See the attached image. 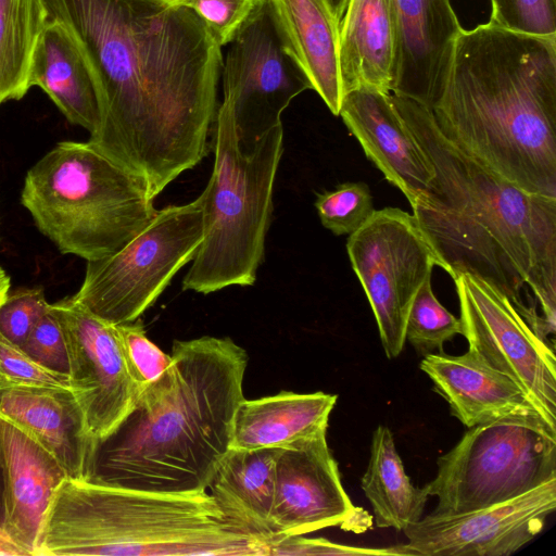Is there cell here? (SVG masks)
Here are the masks:
<instances>
[{
	"label": "cell",
	"mask_w": 556,
	"mask_h": 556,
	"mask_svg": "<svg viewBox=\"0 0 556 556\" xmlns=\"http://www.w3.org/2000/svg\"><path fill=\"white\" fill-rule=\"evenodd\" d=\"M81 42L99 84L87 141L155 199L207 154L222 48L203 20L170 0H43Z\"/></svg>",
	"instance_id": "obj_1"
},
{
	"label": "cell",
	"mask_w": 556,
	"mask_h": 556,
	"mask_svg": "<svg viewBox=\"0 0 556 556\" xmlns=\"http://www.w3.org/2000/svg\"><path fill=\"white\" fill-rule=\"evenodd\" d=\"M390 99L433 177L410 204L453 278L467 273L506 295L532 329L556 321V199L529 193L482 166L439 130L430 111Z\"/></svg>",
	"instance_id": "obj_2"
},
{
	"label": "cell",
	"mask_w": 556,
	"mask_h": 556,
	"mask_svg": "<svg viewBox=\"0 0 556 556\" xmlns=\"http://www.w3.org/2000/svg\"><path fill=\"white\" fill-rule=\"evenodd\" d=\"M428 110L443 136L482 166L556 199V36L491 22L463 29Z\"/></svg>",
	"instance_id": "obj_3"
},
{
	"label": "cell",
	"mask_w": 556,
	"mask_h": 556,
	"mask_svg": "<svg viewBox=\"0 0 556 556\" xmlns=\"http://www.w3.org/2000/svg\"><path fill=\"white\" fill-rule=\"evenodd\" d=\"M170 356L98 444L92 481L168 494L207 490L231 446L249 357L232 339L210 336L174 341Z\"/></svg>",
	"instance_id": "obj_4"
},
{
	"label": "cell",
	"mask_w": 556,
	"mask_h": 556,
	"mask_svg": "<svg viewBox=\"0 0 556 556\" xmlns=\"http://www.w3.org/2000/svg\"><path fill=\"white\" fill-rule=\"evenodd\" d=\"M269 556L207 491L155 493L66 477L54 490L35 556Z\"/></svg>",
	"instance_id": "obj_5"
},
{
	"label": "cell",
	"mask_w": 556,
	"mask_h": 556,
	"mask_svg": "<svg viewBox=\"0 0 556 556\" xmlns=\"http://www.w3.org/2000/svg\"><path fill=\"white\" fill-rule=\"evenodd\" d=\"M23 206L63 254L118 251L156 214L144 184L87 141H61L27 172Z\"/></svg>",
	"instance_id": "obj_6"
},
{
	"label": "cell",
	"mask_w": 556,
	"mask_h": 556,
	"mask_svg": "<svg viewBox=\"0 0 556 556\" xmlns=\"http://www.w3.org/2000/svg\"><path fill=\"white\" fill-rule=\"evenodd\" d=\"M211 134L214 166L200 194L204 237L182 279V290L202 294L255 283L283 152L282 124L267 131L251 152H242L231 111L223 102Z\"/></svg>",
	"instance_id": "obj_7"
},
{
	"label": "cell",
	"mask_w": 556,
	"mask_h": 556,
	"mask_svg": "<svg viewBox=\"0 0 556 556\" xmlns=\"http://www.w3.org/2000/svg\"><path fill=\"white\" fill-rule=\"evenodd\" d=\"M425 488L433 514H460L515 498L556 477V428L542 417L477 425L437 462Z\"/></svg>",
	"instance_id": "obj_8"
},
{
	"label": "cell",
	"mask_w": 556,
	"mask_h": 556,
	"mask_svg": "<svg viewBox=\"0 0 556 556\" xmlns=\"http://www.w3.org/2000/svg\"><path fill=\"white\" fill-rule=\"evenodd\" d=\"M202 199L156 211L150 223L112 255L87 262L72 296L113 324L134 321L190 263L204 237Z\"/></svg>",
	"instance_id": "obj_9"
},
{
	"label": "cell",
	"mask_w": 556,
	"mask_h": 556,
	"mask_svg": "<svg viewBox=\"0 0 556 556\" xmlns=\"http://www.w3.org/2000/svg\"><path fill=\"white\" fill-rule=\"evenodd\" d=\"M346 250L371 306L388 358L405 345L413 300L434 266L443 268L413 214L384 207L349 236Z\"/></svg>",
	"instance_id": "obj_10"
},
{
	"label": "cell",
	"mask_w": 556,
	"mask_h": 556,
	"mask_svg": "<svg viewBox=\"0 0 556 556\" xmlns=\"http://www.w3.org/2000/svg\"><path fill=\"white\" fill-rule=\"evenodd\" d=\"M220 75L223 103L231 111L238 144L244 153L282 124L281 114L296 96L312 89L287 53L266 0L230 43Z\"/></svg>",
	"instance_id": "obj_11"
},
{
	"label": "cell",
	"mask_w": 556,
	"mask_h": 556,
	"mask_svg": "<svg viewBox=\"0 0 556 556\" xmlns=\"http://www.w3.org/2000/svg\"><path fill=\"white\" fill-rule=\"evenodd\" d=\"M468 350L514 379L556 428V357L509 299L467 273L453 277Z\"/></svg>",
	"instance_id": "obj_12"
},
{
	"label": "cell",
	"mask_w": 556,
	"mask_h": 556,
	"mask_svg": "<svg viewBox=\"0 0 556 556\" xmlns=\"http://www.w3.org/2000/svg\"><path fill=\"white\" fill-rule=\"evenodd\" d=\"M49 311L64 334L71 391L98 446L130 412L139 389L126 368L115 325L73 296L50 303Z\"/></svg>",
	"instance_id": "obj_13"
},
{
	"label": "cell",
	"mask_w": 556,
	"mask_h": 556,
	"mask_svg": "<svg viewBox=\"0 0 556 556\" xmlns=\"http://www.w3.org/2000/svg\"><path fill=\"white\" fill-rule=\"evenodd\" d=\"M327 430L279 447L270 515L275 536L304 535L329 527L362 533L371 516L345 492Z\"/></svg>",
	"instance_id": "obj_14"
},
{
	"label": "cell",
	"mask_w": 556,
	"mask_h": 556,
	"mask_svg": "<svg viewBox=\"0 0 556 556\" xmlns=\"http://www.w3.org/2000/svg\"><path fill=\"white\" fill-rule=\"evenodd\" d=\"M556 508V477L505 502L421 517L403 532L406 555L508 556L532 541Z\"/></svg>",
	"instance_id": "obj_15"
},
{
	"label": "cell",
	"mask_w": 556,
	"mask_h": 556,
	"mask_svg": "<svg viewBox=\"0 0 556 556\" xmlns=\"http://www.w3.org/2000/svg\"><path fill=\"white\" fill-rule=\"evenodd\" d=\"M393 26L390 93L430 109L444 87L463 31L450 0H389Z\"/></svg>",
	"instance_id": "obj_16"
},
{
	"label": "cell",
	"mask_w": 556,
	"mask_h": 556,
	"mask_svg": "<svg viewBox=\"0 0 556 556\" xmlns=\"http://www.w3.org/2000/svg\"><path fill=\"white\" fill-rule=\"evenodd\" d=\"M0 470L2 528L23 555L35 556L53 492L68 476L37 441L1 416Z\"/></svg>",
	"instance_id": "obj_17"
},
{
	"label": "cell",
	"mask_w": 556,
	"mask_h": 556,
	"mask_svg": "<svg viewBox=\"0 0 556 556\" xmlns=\"http://www.w3.org/2000/svg\"><path fill=\"white\" fill-rule=\"evenodd\" d=\"M339 115L366 156L413 204L433 172L390 93L368 87L352 89L343 94Z\"/></svg>",
	"instance_id": "obj_18"
},
{
	"label": "cell",
	"mask_w": 556,
	"mask_h": 556,
	"mask_svg": "<svg viewBox=\"0 0 556 556\" xmlns=\"http://www.w3.org/2000/svg\"><path fill=\"white\" fill-rule=\"evenodd\" d=\"M419 367L448 403L451 414L468 428L507 418L544 419L514 379L469 350L462 355L427 354Z\"/></svg>",
	"instance_id": "obj_19"
},
{
	"label": "cell",
	"mask_w": 556,
	"mask_h": 556,
	"mask_svg": "<svg viewBox=\"0 0 556 556\" xmlns=\"http://www.w3.org/2000/svg\"><path fill=\"white\" fill-rule=\"evenodd\" d=\"M0 416L28 433L74 479L91 480L97 443L71 390L13 387L0 392Z\"/></svg>",
	"instance_id": "obj_20"
},
{
	"label": "cell",
	"mask_w": 556,
	"mask_h": 556,
	"mask_svg": "<svg viewBox=\"0 0 556 556\" xmlns=\"http://www.w3.org/2000/svg\"><path fill=\"white\" fill-rule=\"evenodd\" d=\"M29 87H40L68 122L92 134L100 122L99 84L89 58L71 27L49 20L36 45Z\"/></svg>",
	"instance_id": "obj_21"
},
{
	"label": "cell",
	"mask_w": 556,
	"mask_h": 556,
	"mask_svg": "<svg viewBox=\"0 0 556 556\" xmlns=\"http://www.w3.org/2000/svg\"><path fill=\"white\" fill-rule=\"evenodd\" d=\"M280 40L330 112L339 116V23L323 0H266Z\"/></svg>",
	"instance_id": "obj_22"
},
{
	"label": "cell",
	"mask_w": 556,
	"mask_h": 556,
	"mask_svg": "<svg viewBox=\"0 0 556 556\" xmlns=\"http://www.w3.org/2000/svg\"><path fill=\"white\" fill-rule=\"evenodd\" d=\"M278 450L230 448L206 490L231 525L268 545L277 540L270 515Z\"/></svg>",
	"instance_id": "obj_23"
},
{
	"label": "cell",
	"mask_w": 556,
	"mask_h": 556,
	"mask_svg": "<svg viewBox=\"0 0 556 556\" xmlns=\"http://www.w3.org/2000/svg\"><path fill=\"white\" fill-rule=\"evenodd\" d=\"M338 396L321 391H281L254 400L243 399L233 421L230 448L282 447L327 430Z\"/></svg>",
	"instance_id": "obj_24"
},
{
	"label": "cell",
	"mask_w": 556,
	"mask_h": 556,
	"mask_svg": "<svg viewBox=\"0 0 556 556\" xmlns=\"http://www.w3.org/2000/svg\"><path fill=\"white\" fill-rule=\"evenodd\" d=\"M393 26L389 0H350L339 26L342 94L361 87L390 93Z\"/></svg>",
	"instance_id": "obj_25"
},
{
	"label": "cell",
	"mask_w": 556,
	"mask_h": 556,
	"mask_svg": "<svg viewBox=\"0 0 556 556\" xmlns=\"http://www.w3.org/2000/svg\"><path fill=\"white\" fill-rule=\"evenodd\" d=\"M361 488L369 501L378 528L404 531L421 519L429 494L406 475L394 438L387 426L372 433L370 457Z\"/></svg>",
	"instance_id": "obj_26"
},
{
	"label": "cell",
	"mask_w": 556,
	"mask_h": 556,
	"mask_svg": "<svg viewBox=\"0 0 556 556\" xmlns=\"http://www.w3.org/2000/svg\"><path fill=\"white\" fill-rule=\"evenodd\" d=\"M47 21L43 0H0V104L30 88L31 60Z\"/></svg>",
	"instance_id": "obj_27"
},
{
	"label": "cell",
	"mask_w": 556,
	"mask_h": 556,
	"mask_svg": "<svg viewBox=\"0 0 556 556\" xmlns=\"http://www.w3.org/2000/svg\"><path fill=\"white\" fill-rule=\"evenodd\" d=\"M463 336V323L450 313L435 298L431 277L416 293L405 325V340L424 356L443 352L445 342Z\"/></svg>",
	"instance_id": "obj_28"
},
{
	"label": "cell",
	"mask_w": 556,
	"mask_h": 556,
	"mask_svg": "<svg viewBox=\"0 0 556 556\" xmlns=\"http://www.w3.org/2000/svg\"><path fill=\"white\" fill-rule=\"evenodd\" d=\"M315 207L323 226L337 236H350L375 212L372 195L364 182H344L318 193Z\"/></svg>",
	"instance_id": "obj_29"
},
{
	"label": "cell",
	"mask_w": 556,
	"mask_h": 556,
	"mask_svg": "<svg viewBox=\"0 0 556 556\" xmlns=\"http://www.w3.org/2000/svg\"><path fill=\"white\" fill-rule=\"evenodd\" d=\"M115 328L126 368L140 391L169 367L172 356L148 339L140 318Z\"/></svg>",
	"instance_id": "obj_30"
},
{
	"label": "cell",
	"mask_w": 556,
	"mask_h": 556,
	"mask_svg": "<svg viewBox=\"0 0 556 556\" xmlns=\"http://www.w3.org/2000/svg\"><path fill=\"white\" fill-rule=\"evenodd\" d=\"M192 9L222 48L230 45L265 0H170Z\"/></svg>",
	"instance_id": "obj_31"
},
{
	"label": "cell",
	"mask_w": 556,
	"mask_h": 556,
	"mask_svg": "<svg viewBox=\"0 0 556 556\" xmlns=\"http://www.w3.org/2000/svg\"><path fill=\"white\" fill-rule=\"evenodd\" d=\"M490 22L535 36H556V0H491Z\"/></svg>",
	"instance_id": "obj_32"
},
{
	"label": "cell",
	"mask_w": 556,
	"mask_h": 556,
	"mask_svg": "<svg viewBox=\"0 0 556 556\" xmlns=\"http://www.w3.org/2000/svg\"><path fill=\"white\" fill-rule=\"evenodd\" d=\"M0 366L15 387L71 390L68 374L53 370L37 362L18 344L0 332Z\"/></svg>",
	"instance_id": "obj_33"
},
{
	"label": "cell",
	"mask_w": 556,
	"mask_h": 556,
	"mask_svg": "<svg viewBox=\"0 0 556 556\" xmlns=\"http://www.w3.org/2000/svg\"><path fill=\"white\" fill-rule=\"evenodd\" d=\"M49 304L41 288H23L8 293L0 306V332L21 346L48 313Z\"/></svg>",
	"instance_id": "obj_34"
},
{
	"label": "cell",
	"mask_w": 556,
	"mask_h": 556,
	"mask_svg": "<svg viewBox=\"0 0 556 556\" xmlns=\"http://www.w3.org/2000/svg\"><path fill=\"white\" fill-rule=\"evenodd\" d=\"M269 556L346 555L382 556L406 555L402 544L390 547H359L333 543L323 538L307 539L303 535L279 536L268 545Z\"/></svg>",
	"instance_id": "obj_35"
},
{
	"label": "cell",
	"mask_w": 556,
	"mask_h": 556,
	"mask_svg": "<svg viewBox=\"0 0 556 556\" xmlns=\"http://www.w3.org/2000/svg\"><path fill=\"white\" fill-rule=\"evenodd\" d=\"M21 348L46 367L68 372L64 334L59 321L50 311L35 325Z\"/></svg>",
	"instance_id": "obj_36"
},
{
	"label": "cell",
	"mask_w": 556,
	"mask_h": 556,
	"mask_svg": "<svg viewBox=\"0 0 556 556\" xmlns=\"http://www.w3.org/2000/svg\"><path fill=\"white\" fill-rule=\"evenodd\" d=\"M330 11L333 18L339 23L346 11L350 0H323Z\"/></svg>",
	"instance_id": "obj_37"
},
{
	"label": "cell",
	"mask_w": 556,
	"mask_h": 556,
	"mask_svg": "<svg viewBox=\"0 0 556 556\" xmlns=\"http://www.w3.org/2000/svg\"><path fill=\"white\" fill-rule=\"evenodd\" d=\"M10 290V277L0 267V306L4 302Z\"/></svg>",
	"instance_id": "obj_38"
},
{
	"label": "cell",
	"mask_w": 556,
	"mask_h": 556,
	"mask_svg": "<svg viewBox=\"0 0 556 556\" xmlns=\"http://www.w3.org/2000/svg\"><path fill=\"white\" fill-rule=\"evenodd\" d=\"M13 387H15V384L5 376L0 366V392Z\"/></svg>",
	"instance_id": "obj_39"
},
{
	"label": "cell",
	"mask_w": 556,
	"mask_h": 556,
	"mask_svg": "<svg viewBox=\"0 0 556 556\" xmlns=\"http://www.w3.org/2000/svg\"><path fill=\"white\" fill-rule=\"evenodd\" d=\"M2 519H3V510H2V480H1V470H0V530H2Z\"/></svg>",
	"instance_id": "obj_40"
}]
</instances>
